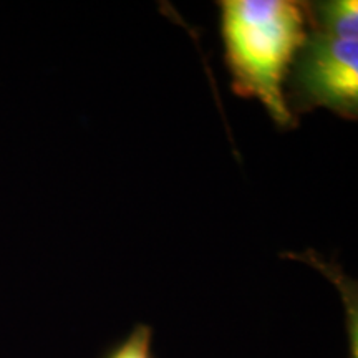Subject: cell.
Segmentation results:
<instances>
[{"label": "cell", "instance_id": "cell-1", "mask_svg": "<svg viewBox=\"0 0 358 358\" xmlns=\"http://www.w3.org/2000/svg\"><path fill=\"white\" fill-rule=\"evenodd\" d=\"M310 29V7L297 0H224L221 32L237 95L256 98L275 123L287 127L284 85Z\"/></svg>", "mask_w": 358, "mask_h": 358}, {"label": "cell", "instance_id": "cell-2", "mask_svg": "<svg viewBox=\"0 0 358 358\" xmlns=\"http://www.w3.org/2000/svg\"><path fill=\"white\" fill-rule=\"evenodd\" d=\"M312 37L302 47L295 90L307 108L325 106L355 118L358 106V3H319Z\"/></svg>", "mask_w": 358, "mask_h": 358}, {"label": "cell", "instance_id": "cell-3", "mask_svg": "<svg viewBox=\"0 0 358 358\" xmlns=\"http://www.w3.org/2000/svg\"><path fill=\"white\" fill-rule=\"evenodd\" d=\"M103 358H155L153 329L146 324H138Z\"/></svg>", "mask_w": 358, "mask_h": 358}]
</instances>
